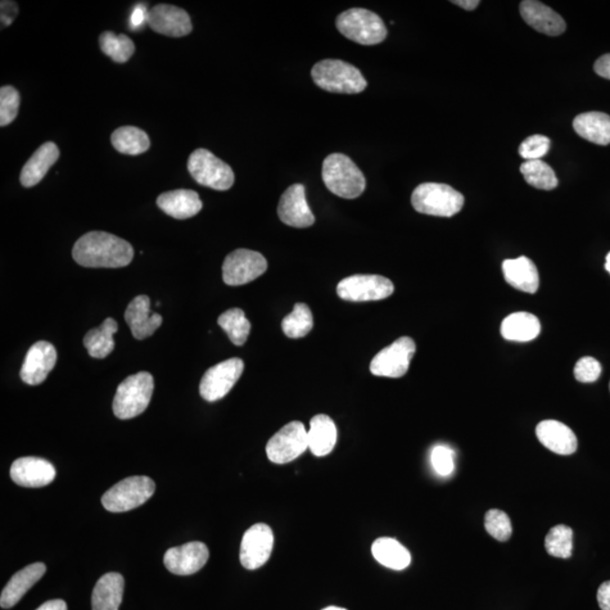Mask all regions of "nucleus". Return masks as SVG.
<instances>
[{"label":"nucleus","instance_id":"f257e3e1","mask_svg":"<svg viewBox=\"0 0 610 610\" xmlns=\"http://www.w3.org/2000/svg\"><path fill=\"white\" fill-rule=\"evenodd\" d=\"M72 258L89 268H121L133 261L134 248L116 235L93 230L77 239Z\"/></svg>","mask_w":610,"mask_h":610},{"label":"nucleus","instance_id":"f03ea898","mask_svg":"<svg viewBox=\"0 0 610 610\" xmlns=\"http://www.w3.org/2000/svg\"><path fill=\"white\" fill-rule=\"evenodd\" d=\"M323 180L329 192L346 199L360 197L366 187L363 172L350 157L341 153L330 154L325 157Z\"/></svg>","mask_w":610,"mask_h":610},{"label":"nucleus","instance_id":"7ed1b4c3","mask_svg":"<svg viewBox=\"0 0 610 610\" xmlns=\"http://www.w3.org/2000/svg\"><path fill=\"white\" fill-rule=\"evenodd\" d=\"M311 76L320 89L330 93L357 94L363 92L368 86V81L356 67L336 59H325L315 63Z\"/></svg>","mask_w":610,"mask_h":610},{"label":"nucleus","instance_id":"20e7f679","mask_svg":"<svg viewBox=\"0 0 610 610\" xmlns=\"http://www.w3.org/2000/svg\"><path fill=\"white\" fill-rule=\"evenodd\" d=\"M464 203L463 194L445 183H422L411 194V205L425 215L451 217L463 210Z\"/></svg>","mask_w":610,"mask_h":610},{"label":"nucleus","instance_id":"39448f33","mask_svg":"<svg viewBox=\"0 0 610 610\" xmlns=\"http://www.w3.org/2000/svg\"><path fill=\"white\" fill-rule=\"evenodd\" d=\"M154 379L148 372L130 375L117 389L113 413L120 419H130L143 414L151 402Z\"/></svg>","mask_w":610,"mask_h":610},{"label":"nucleus","instance_id":"423d86ee","mask_svg":"<svg viewBox=\"0 0 610 610\" xmlns=\"http://www.w3.org/2000/svg\"><path fill=\"white\" fill-rule=\"evenodd\" d=\"M336 25L347 39L364 45L381 43L388 34L382 18L364 8H352L339 14Z\"/></svg>","mask_w":610,"mask_h":610},{"label":"nucleus","instance_id":"0eeeda50","mask_svg":"<svg viewBox=\"0 0 610 610\" xmlns=\"http://www.w3.org/2000/svg\"><path fill=\"white\" fill-rule=\"evenodd\" d=\"M155 492V483L146 476L125 478L104 493V509L113 513L127 512L146 503Z\"/></svg>","mask_w":610,"mask_h":610},{"label":"nucleus","instance_id":"6e6552de","mask_svg":"<svg viewBox=\"0 0 610 610\" xmlns=\"http://www.w3.org/2000/svg\"><path fill=\"white\" fill-rule=\"evenodd\" d=\"M188 171L196 183L214 190H229L234 184L232 167L205 148H198L190 155Z\"/></svg>","mask_w":610,"mask_h":610},{"label":"nucleus","instance_id":"1a4fd4ad","mask_svg":"<svg viewBox=\"0 0 610 610\" xmlns=\"http://www.w3.org/2000/svg\"><path fill=\"white\" fill-rule=\"evenodd\" d=\"M309 449L307 431L301 422H291L280 428L267 443V456L271 463H291Z\"/></svg>","mask_w":610,"mask_h":610},{"label":"nucleus","instance_id":"9d476101","mask_svg":"<svg viewBox=\"0 0 610 610\" xmlns=\"http://www.w3.org/2000/svg\"><path fill=\"white\" fill-rule=\"evenodd\" d=\"M395 286L390 279L379 275H354L338 284L337 293L343 300L366 302L384 300L391 296Z\"/></svg>","mask_w":610,"mask_h":610},{"label":"nucleus","instance_id":"9b49d317","mask_svg":"<svg viewBox=\"0 0 610 610\" xmlns=\"http://www.w3.org/2000/svg\"><path fill=\"white\" fill-rule=\"evenodd\" d=\"M416 352L413 339L401 337L390 346L383 348L371 361V373L377 377L401 378L409 369Z\"/></svg>","mask_w":610,"mask_h":610},{"label":"nucleus","instance_id":"f8f14e48","mask_svg":"<svg viewBox=\"0 0 610 610\" xmlns=\"http://www.w3.org/2000/svg\"><path fill=\"white\" fill-rule=\"evenodd\" d=\"M266 258L261 253L248 249H238L225 258L223 264L224 283L239 286L252 282L267 270Z\"/></svg>","mask_w":610,"mask_h":610},{"label":"nucleus","instance_id":"ddd939ff","mask_svg":"<svg viewBox=\"0 0 610 610\" xmlns=\"http://www.w3.org/2000/svg\"><path fill=\"white\" fill-rule=\"evenodd\" d=\"M243 369V361L237 357L211 366L202 379L199 387L201 396L210 402L221 399L232 390L234 384L241 377Z\"/></svg>","mask_w":610,"mask_h":610},{"label":"nucleus","instance_id":"4468645a","mask_svg":"<svg viewBox=\"0 0 610 610\" xmlns=\"http://www.w3.org/2000/svg\"><path fill=\"white\" fill-rule=\"evenodd\" d=\"M274 533L265 523H257L244 532L239 560L247 569H257L268 562L273 551Z\"/></svg>","mask_w":610,"mask_h":610},{"label":"nucleus","instance_id":"2eb2a0df","mask_svg":"<svg viewBox=\"0 0 610 610\" xmlns=\"http://www.w3.org/2000/svg\"><path fill=\"white\" fill-rule=\"evenodd\" d=\"M147 24L156 33L171 38H181L192 31L189 14L174 5L158 4L149 9Z\"/></svg>","mask_w":610,"mask_h":610},{"label":"nucleus","instance_id":"dca6fc26","mask_svg":"<svg viewBox=\"0 0 610 610\" xmlns=\"http://www.w3.org/2000/svg\"><path fill=\"white\" fill-rule=\"evenodd\" d=\"M210 550L201 541H192L166 550L164 565L176 576H192L205 567Z\"/></svg>","mask_w":610,"mask_h":610},{"label":"nucleus","instance_id":"f3484780","mask_svg":"<svg viewBox=\"0 0 610 610\" xmlns=\"http://www.w3.org/2000/svg\"><path fill=\"white\" fill-rule=\"evenodd\" d=\"M277 211L280 221L292 228L305 229L314 224V215L306 202L303 184H293L283 193Z\"/></svg>","mask_w":610,"mask_h":610},{"label":"nucleus","instance_id":"a211bd4d","mask_svg":"<svg viewBox=\"0 0 610 610\" xmlns=\"http://www.w3.org/2000/svg\"><path fill=\"white\" fill-rule=\"evenodd\" d=\"M57 361L56 348L48 342L35 343L27 352L21 369L23 382L30 386H38L47 379Z\"/></svg>","mask_w":610,"mask_h":610},{"label":"nucleus","instance_id":"6ab92c4d","mask_svg":"<svg viewBox=\"0 0 610 610\" xmlns=\"http://www.w3.org/2000/svg\"><path fill=\"white\" fill-rule=\"evenodd\" d=\"M11 478L23 487H44L56 478V469L48 460L36 456H24L14 461Z\"/></svg>","mask_w":610,"mask_h":610},{"label":"nucleus","instance_id":"aec40b11","mask_svg":"<svg viewBox=\"0 0 610 610\" xmlns=\"http://www.w3.org/2000/svg\"><path fill=\"white\" fill-rule=\"evenodd\" d=\"M125 319L136 339L152 336L163 323L162 316L151 311V300L146 296H138L127 307Z\"/></svg>","mask_w":610,"mask_h":610},{"label":"nucleus","instance_id":"412c9836","mask_svg":"<svg viewBox=\"0 0 610 610\" xmlns=\"http://www.w3.org/2000/svg\"><path fill=\"white\" fill-rule=\"evenodd\" d=\"M520 14L528 25L540 33L558 36L567 29V23L559 14L536 0H526L520 4Z\"/></svg>","mask_w":610,"mask_h":610},{"label":"nucleus","instance_id":"4be33fe9","mask_svg":"<svg viewBox=\"0 0 610 610\" xmlns=\"http://www.w3.org/2000/svg\"><path fill=\"white\" fill-rule=\"evenodd\" d=\"M538 440L547 449L560 455H573L577 449L576 434L558 420H542L536 427Z\"/></svg>","mask_w":610,"mask_h":610},{"label":"nucleus","instance_id":"5701e85b","mask_svg":"<svg viewBox=\"0 0 610 610\" xmlns=\"http://www.w3.org/2000/svg\"><path fill=\"white\" fill-rule=\"evenodd\" d=\"M158 208L176 220H187L202 211V202L193 190L178 189L160 194L156 201Z\"/></svg>","mask_w":610,"mask_h":610},{"label":"nucleus","instance_id":"b1692460","mask_svg":"<svg viewBox=\"0 0 610 610\" xmlns=\"http://www.w3.org/2000/svg\"><path fill=\"white\" fill-rule=\"evenodd\" d=\"M45 571H47V568L43 563H33L14 574L11 580L5 586L2 596H0L2 608L14 607L25 596L26 592L41 580Z\"/></svg>","mask_w":610,"mask_h":610},{"label":"nucleus","instance_id":"393cba45","mask_svg":"<svg viewBox=\"0 0 610 610\" xmlns=\"http://www.w3.org/2000/svg\"><path fill=\"white\" fill-rule=\"evenodd\" d=\"M61 151L52 142L44 143L36 149L30 160L25 163L21 172V183L25 188L34 187L48 174L50 167L58 161Z\"/></svg>","mask_w":610,"mask_h":610},{"label":"nucleus","instance_id":"a878e982","mask_svg":"<svg viewBox=\"0 0 610 610\" xmlns=\"http://www.w3.org/2000/svg\"><path fill=\"white\" fill-rule=\"evenodd\" d=\"M506 283L519 291L533 294L540 287V274L537 267L527 257L508 259L502 265Z\"/></svg>","mask_w":610,"mask_h":610},{"label":"nucleus","instance_id":"bb28decb","mask_svg":"<svg viewBox=\"0 0 610 610\" xmlns=\"http://www.w3.org/2000/svg\"><path fill=\"white\" fill-rule=\"evenodd\" d=\"M125 580L119 573L111 572L99 577L92 595L93 610H119L124 596Z\"/></svg>","mask_w":610,"mask_h":610},{"label":"nucleus","instance_id":"cd10ccee","mask_svg":"<svg viewBox=\"0 0 610 610\" xmlns=\"http://www.w3.org/2000/svg\"><path fill=\"white\" fill-rule=\"evenodd\" d=\"M309 449L316 456H324L333 450L337 442V428L327 415H316L310 422L307 431Z\"/></svg>","mask_w":610,"mask_h":610},{"label":"nucleus","instance_id":"c85d7f7f","mask_svg":"<svg viewBox=\"0 0 610 610\" xmlns=\"http://www.w3.org/2000/svg\"><path fill=\"white\" fill-rule=\"evenodd\" d=\"M573 128L580 137L596 145L610 144V116L603 112H586L573 121Z\"/></svg>","mask_w":610,"mask_h":610},{"label":"nucleus","instance_id":"c756f323","mask_svg":"<svg viewBox=\"0 0 610 610\" xmlns=\"http://www.w3.org/2000/svg\"><path fill=\"white\" fill-rule=\"evenodd\" d=\"M540 321L528 312H515L506 316L501 325V333L511 342L526 343L540 336Z\"/></svg>","mask_w":610,"mask_h":610},{"label":"nucleus","instance_id":"7c9ffc66","mask_svg":"<svg viewBox=\"0 0 610 610\" xmlns=\"http://www.w3.org/2000/svg\"><path fill=\"white\" fill-rule=\"evenodd\" d=\"M372 555L383 567L401 571L409 567L411 556L408 549L393 538L382 537L372 545Z\"/></svg>","mask_w":610,"mask_h":610},{"label":"nucleus","instance_id":"2f4dec72","mask_svg":"<svg viewBox=\"0 0 610 610\" xmlns=\"http://www.w3.org/2000/svg\"><path fill=\"white\" fill-rule=\"evenodd\" d=\"M117 332V324L116 320L108 318L99 328L89 330L84 337V345L88 350L89 356L94 359H104L111 354L115 348V339L113 334Z\"/></svg>","mask_w":610,"mask_h":610},{"label":"nucleus","instance_id":"473e14b6","mask_svg":"<svg viewBox=\"0 0 610 610\" xmlns=\"http://www.w3.org/2000/svg\"><path fill=\"white\" fill-rule=\"evenodd\" d=\"M112 146L126 155H140L151 147V140L144 130L134 126L120 127L111 135Z\"/></svg>","mask_w":610,"mask_h":610},{"label":"nucleus","instance_id":"72a5a7b5","mask_svg":"<svg viewBox=\"0 0 610 610\" xmlns=\"http://www.w3.org/2000/svg\"><path fill=\"white\" fill-rule=\"evenodd\" d=\"M219 324L228 333L230 341L237 346H242L250 334V321L247 319L244 312L241 309H237V307L221 314L219 318Z\"/></svg>","mask_w":610,"mask_h":610},{"label":"nucleus","instance_id":"f704fd0d","mask_svg":"<svg viewBox=\"0 0 610 610\" xmlns=\"http://www.w3.org/2000/svg\"><path fill=\"white\" fill-rule=\"evenodd\" d=\"M99 42L102 52L116 62L128 61L135 52L133 40L126 34H116L115 32L106 31L99 35Z\"/></svg>","mask_w":610,"mask_h":610},{"label":"nucleus","instance_id":"c9c22d12","mask_svg":"<svg viewBox=\"0 0 610 610\" xmlns=\"http://www.w3.org/2000/svg\"><path fill=\"white\" fill-rule=\"evenodd\" d=\"M524 180L532 187L541 190H553L558 185V176L544 161H526L520 166Z\"/></svg>","mask_w":610,"mask_h":610},{"label":"nucleus","instance_id":"e433bc0d","mask_svg":"<svg viewBox=\"0 0 610 610\" xmlns=\"http://www.w3.org/2000/svg\"><path fill=\"white\" fill-rule=\"evenodd\" d=\"M283 332L288 338L297 339L306 336L314 328V316L310 307L305 303H297L282 323Z\"/></svg>","mask_w":610,"mask_h":610},{"label":"nucleus","instance_id":"4c0bfd02","mask_svg":"<svg viewBox=\"0 0 610 610\" xmlns=\"http://www.w3.org/2000/svg\"><path fill=\"white\" fill-rule=\"evenodd\" d=\"M547 553L558 558H569L573 549V530L565 524L551 528L545 540Z\"/></svg>","mask_w":610,"mask_h":610},{"label":"nucleus","instance_id":"58836bf2","mask_svg":"<svg viewBox=\"0 0 610 610\" xmlns=\"http://www.w3.org/2000/svg\"><path fill=\"white\" fill-rule=\"evenodd\" d=\"M485 529L493 538L499 541H508L512 536V524L509 515L503 511L492 509L485 515Z\"/></svg>","mask_w":610,"mask_h":610},{"label":"nucleus","instance_id":"ea45409f","mask_svg":"<svg viewBox=\"0 0 610 610\" xmlns=\"http://www.w3.org/2000/svg\"><path fill=\"white\" fill-rule=\"evenodd\" d=\"M20 103V93L13 86L0 89V126H8L16 119Z\"/></svg>","mask_w":610,"mask_h":610},{"label":"nucleus","instance_id":"a19ab883","mask_svg":"<svg viewBox=\"0 0 610 610\" xmlns=\"http://www.w3.org/2000/svg\"><path fill=\"white\" fill-rule=\"evenodd\" d=\"M550 148V139L544 135H533L523 140L519 147L520 156L526 161L541 160Z\"/></svg>","mask_w":610,"mask_h":610},{"label":"nucleus","instance_id":"79ce46f5","mask_svg":"<svg viewBox=\"0 0 610 610\" xmlns=\"http://www.w3.org/2000/svg\"><path fill=\"white\" fill-rule=\"evenodd\" d=\"M431 460L434 470L440 476H449L454 472V451L450 447L446 446H434Z\"/></svg>","mask_w":610,"mask_h":610},{"label":"nucleus","instance_id":"37998d69","mask_svg":"<svg viewBox=\"0 0 610 610\" xmlns=\"http://www.w3.org/2000/svg\"><path fill=\"white\" fill-rule=\"evenodd\" d=\"M601 374V365L594 357L586 356L577 361L574 368V377L578 382L591 383L596 381Z\"/></svg>","mask_w":610,"mask_h":610},{"label":"nucleus","instance_id":"c03bdc74","mask_svg":"<svg viewBox=\"0 0 610 610\" xmlns=\"http://www.w3.org/2000/svg\"><path fill=\"white\" fill-rule=\"evenodd\" d=\"M148 9L145 5L138 4L133 9L130 15V29L138 31L147 24Z\"/></svg>","mask_w":610,"mask_h":610},{"label":"nucleus","instance_id":"a18cd8bd","mask_svg":"<svg viewBox=\"0 0 610 610\" xmlns=\"http://www.w3.org/2000/svg\"><path fill=\"white\" fill-rule=\"evenodd\" d=\"M0 8H2V27L9 26L12 24L14 20H15L17 14H18V6L15 2H5L3 0L2 4H0Z\"/></svg>","mask_w":610,"mask_h":610},{"label":"nucleus","instance_id":"49530a36","mask_svg":"<svg viewBox=\"0 0 610 610\" xmlns=\"http://www.w3.org/2000/svg\"><path fill=\"white\" fill-rule=\"evenodd\" d=\"M596 599L601 609L610 610V581H605L599 587Z\"/></svg>","mask_w":610,"mask_h":610},{"label":"nucleus","instance_id":"de8ad7c7","mask_svg":"<svg viewBox=\"0 0 610 610\" xmlns=\"http://www.w3.org/2000/svg\"><path fill=\"white\" fill-rule=\"evenodd\" d=\"M595 71L600 77L610 80V53L601 56L595 63Z\"/></svg>","mask_w":610,"mask_h":610},{"label":"nucleus","instance_id":"09e8293b","mask_svg":"<svg viewBox=\"0 0 610 610\" xmlns=\"http://www.w3.org/2000/svg\"><path fill=\"white\" fill-rule=\"evenodd\" d=\"M36 610H67V605L61 599H53L41 605Z\"/></svg>","mask_w":610,"mask_h":610},{"label":"nucleus","instance_id":"8fccbe9b","mask_svg":"<svg viewBox=\"0 0 610 610\" xmlns=\"http://www.w3.org/2000/svg\"><path fill=\"white\" fill-rule=\"evenodd\" d=\"M452 4L458 5L459 7L465 9V11H474L481 2H478V0H459V2H452Z\"/></svg>","mask_w":610,"mask_h":610},{"label":"nucleus","instance_id":"3c124183","mask_svg":"<svg viewBox=\"0 0 610 610\" xmlns=\"http://www.w3.org/2000/svg\"><path fill=\"white\" fill-rule=\"evenodd\" d=\"M605 270L608 271L610 274V252L608 253L607 257H605Z\"/></svg>","mask_w":610,"mask_h":610},{"label":"nucleus","instance_id":"603ef678","mask_svg":"<svg viewBox=\"0 0 610 610\" xmlns=\"http://www.w3.org/2000/svg\"><path fill=\"white\" fill-rule=\"evenodd\" d=\"M323 610H347V609L341 607H334V605H330V607L324 608Z\"/></svg>","mask_w":610,"mask_h":610},{"label":"nucleus","instance_id":"864d4df0","mask_svg":"<svg viewBox=\"0 0 610 610\" xmlns=\"http://www.w3.org/2000/svg\"><path fill=\"white\" fill-rule=\"evenodd\" d=\"M609 388H610V384H609Z\"/></svg>","mask_w":610,"mask_h":610}]
</instances>
